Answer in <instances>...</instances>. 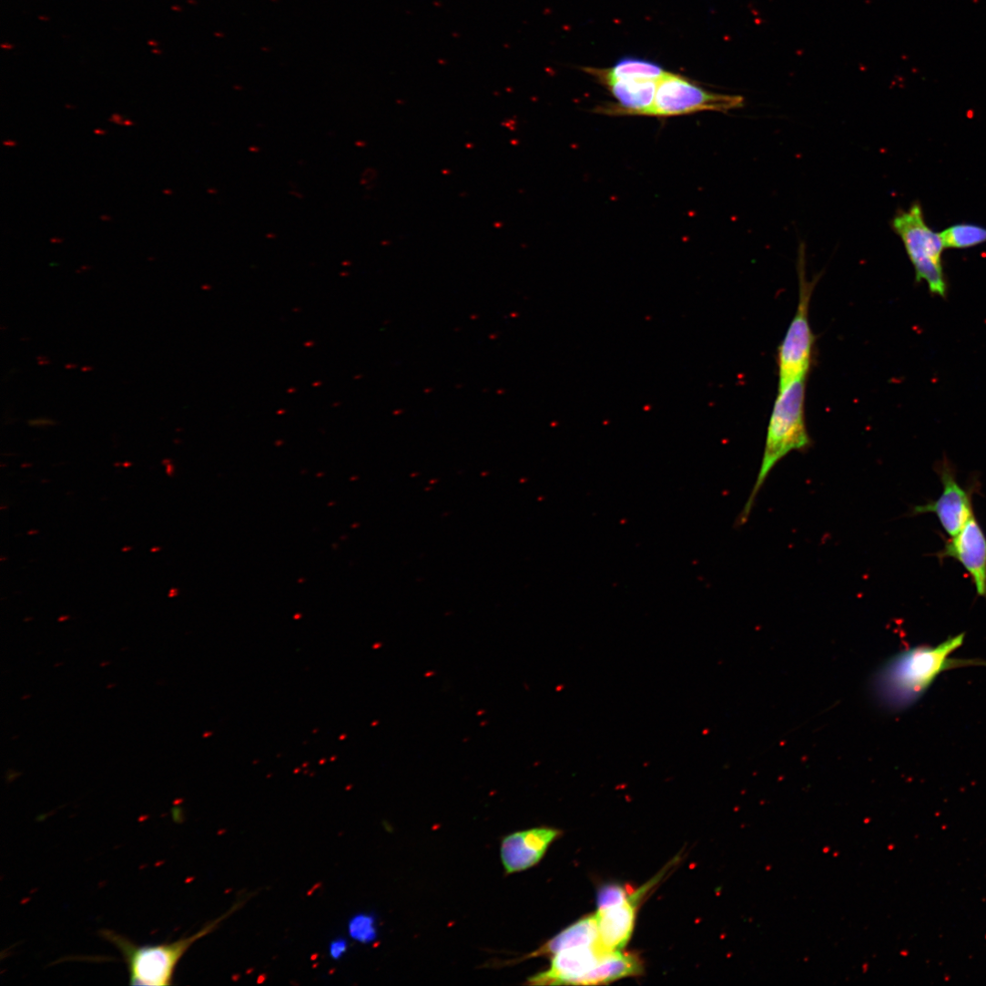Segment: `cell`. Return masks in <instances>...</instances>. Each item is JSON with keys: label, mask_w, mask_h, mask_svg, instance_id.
Here are the masks:
<instances>
[{"label": "cell", "mask_w": 986, "mask_h": 986, "mask_svg": "<svg viewBox=\"0 0 986 986\" xmlns=\"http://www.w3.org/2000/svg\"><path fill=\"white\" fill-rule=\"evenodd\" d=\"M964 634L937 646L919 645L893 656L877 674L874 690L889 709L900 711L917 703L942 673L969 666H986L979 660H956L951 655L963 644Z\"/></svg>", "instance_id": "6da1fadb"}, {"label": "cell", "mask_w": 986, "mask_h": 986, "mask_svg": "<svg viewBox=\"0 0 986 986\" xmlns=\"http://www.w3.org/2000/svg\"><path fill=\"white\" fill-rule=\"evenodd\" d=\"M807 379L778 390L767 429V443L757 482L737 519L745 524L766 480L777 464L790 452H803L811 445L805 416Z\"/></svg>", "instance_id": "7a4b0ae2"}, {"label": "cell", "mask_w": 986, "mask_h": 986, "mask_svg": "<svg viewBox=\"0 0 986 986\" xmlns=\"http://www.w3.org/2000/svg\"><path fill=\"white\" fill-rule=\"evenodd\" d=\"M235 909L236 906L197 933L168 943L140 946L113 930H104L101 933L122 953L128 967L131 985H170L176 968L188 949L197 940L211 933Z\"/></svg>", "instance_id": "3957f363"}, {"label": "cell", "mask_w": 986, "mask_h": 986, "mask_svg": "<svg viewBox=\"0 0 986 986\" xmlns=\"http://www.w3.org/2000/svg\"><path fill=\"white\" fill-rule=\"evenodd\" d=\"M890 225L904 245L916 280L925 281L931 293L944 297L947 283L941 257L946 248L940 233L926 223L921 205L914 203L906 210L900 209Z\"/></svg>", "instance_id": "277c9868"}, {"label": "cell", "mask_w": 986, "mask_h": 986, "mask_svg": "<svg viewBox=\"0 0 986 986\" xmlns=\"http://www.w3.org/2000/svg\"><path fill=\"white\" fill-rule=\"evenodd\" d=\"M804 248L799 249V296L797 311L778 348V390L807 379L812 365L816 338L809 322V304L817 279L808 280Z\"/></svg>", "instance_id": "5b68a950"}, {"label": "cell", "mask_w": 986, "mask_h": 986, "mask_svg": "<svg viewBox=\"0 0 986 986\" xmlns=\"http://www.w3.org/2000/svg\"><path fill=\"white\" fill-rule=\"evenodd\" d=\"M745 106L740 96L707 91L693 81L668 73L657 84L653 106L646 117H675L699 112L727 113Z\"/></svg>", "instance_id": "8992f818"}, {"label": "cell", "mask_w": 986, "mask_h": 986, "mask_svg": "<svg viewBox=\"0 0 986 986\" xmlns=\"http://www.w3.org/2000/svg\"><path fill=\"white\" fill-rule=\"evenodd\" d=\"M611 951L604 948L600 941L593 945H583L564 949L554 953L550 968L528 979L529 985H586L590 975Z\"/></svg>", "instance_id": "52a82bcc"}, {"label": "cell", "mask_w": 986, "mask_h": 986, "mask_svg": "<svg viewBox=\"0 0 986 986\" xmlns=\"http://www.w3.org/2000/svg\"><path fill=\"white\" fill-rule=\"evenodd\" d=\"M939 556L959 561L971 576L977 594L986 597V538L973 515L945 544Z\"/></svg>", "instance_id": "ba28073f"}, {"label": "cell", "mask_w": 986, "mask_h": 986, "mask_svg": "<svg viewBox=\"0 0 986 986\" xmlns=\"http://www.w3.org/2000/svg\"><path fill=\"white\" fill-rule=\"evenodd\" d=\"M606 87L616 103H607L595 111L611 117H645L653 106L656 92V81L640 79H616L593 76Z\"/></svg>", "instance_id": "9c48e42d"}, {"label": "cell", "mask_w": 986, "mask_h": 986, "mask_svg": "<svg viewBox=\"0 0 986 986\" xmlns=\"http://www.w3.org/2000/svg\"><path fill=\"white\" fill-rule=\"evenodd\" d=\"M560 834L555 828L544 827L505 837L501 845V859L506 875L529 869L538 864Z\"/></svg>", "instance_id": "30bf717a"}, {"label": "cell", "mask_w": 986, "mask_h": 986, "mask_svg": "<svg viewBox=\"0 0 986 986\" xmlns=\"http://www.w3.org/2000/svg\"><path fill=\"white\" fill-rule=\"evenodd\" d=\"M657 880L659 879L655 878L630 893L623 902L596 911L599 941L604 948L608 950H622L625 947L634 930L638 901Z\"/></svg>", "instance_id": "8fae6325"}, {"label": "cell", "mask_w": 986, "mask_h": 986, "mask_svg": "<svg viewBox=\"0 0 986 986\" xmlns=\"http://www.w3.org/2000/svg\"><path fill=\"white\" fill-rule=\"evenodd\" d=\"M940 476L943 485L940 498L931 503L916 507L914 513H935L945 532L952 537L973 515L971 497L958 484L949 467L943 465Z\"/></svg>", "instance_id": "7c38bea8"}, {"label": "cell", "mask_w": 986, "mask_h": 986, "mask_svg": "<svg viewBox=\"0 0 986 986\" xmlns=\"http://www.w3.org/2000/svg\"><path fill=\"white\" fill-rule=\"evenodd\" d=\"M597 942L599 934L595 914L589 915L562 930L528 957L553 956L564 949Z\"/></svg>", "instance_id": "4fadbf2b"}, {"label": "cell", "mask_w": 986, "mask_h": 986, "mask_svg": "<svg viewBox=\"0 0 986 986\" xmlns=\"http://www.w3.org/2000/svg\"><path fill=\"white\" fill-rule=\"evenodd\" d=\"M591 76H602L616 79H640L660 82L667 74L656 64L640 59L625 58L609 69L584 68Z\"/></svg>", "instance_id": "5bb4252c"}, {"label": "cell", "mask_w": 986, "mask_h": 986, "mask_svg": "<svg viewBox=\"0 0 986 986\" xmlns=\"http://www.w3.org/2000/svg\"><path fill=\"white\" fill-rule=\"evenodd\" d=\"M946 249H969L986 242V228L959 223L940 232Z\"/></svg>", "instance_id": "9a60e30c"}, {"label": "cell", "mask_w": 986, "mask_h": 986, "mask_svg": "<svg viewBox=\"0 0 986 986\" xmlns=\"http://www.w3.org/2000/svg\"><path fill=\"white\" fill-rule=\"evenodd\" d=\"M349 930L354 940L363 943L373 941L378 935L374 917L364 913L355 916L351 920Z\"/></svg>", "instance_id": "2e32d148"}, {"label": "cell", "mask_w": 986, "mask_h": 986, "mask_svg": "<svg viewBox=\"0 0 986 986\" xmlns=\"http://www.w3.org/2000/svg\"><path fill=\"white\" fill-rule=\"evenodd\" d=\"M630 893L631 892H628V890L621 885L610 884L604 886L597 894V910H605L623 902Z\"/></svg>", "instance_id": "e0dca14e"}, {"label": "cell", "mask_w": 986, "mask_h": 986, "mask_svg": "<svg viewBox=\"0 0 986 986\" xmlns=\"http://www.w3.org/2000/svg\"><path fill=\"white\" fill-rule=\"evenodd\" d=\"M329 950H330L329 952H330L331 957L335 960H339L347 952L348 942L344 939H338L330 944Z\"/></svg>", "instance_id": "ac0fdd59"}, {"label": "cell", "mask_w": 986, "mask_h": 986, "mask_svg": "<svg viewBox=\"0 0 986 986\" xmlns=\"http://www.w3.org/2000/svg\"><path fill=\"white\" fill-rule=\"evenodd\" d=\"M124 120H125V119H124V117H121V116H120V115H118V114H115V115H113V116H112V117H111V118L109 119V122L115 123V124H117V125H118V126H123V122H124Z\"/></svg>", "instance_id": "d6986e66"}, {"label": "cell", "mask_w": 986, "mask_h": 986, "mask_svg": "<svg viewBox=\"0 0 986 986\" xmlns=\"http://www.w3.org/2000/svg\"><path fill=\"white\" fill-rule=\"evenodd\" d=\"M30 423L33 426H46V425H53L52 423H54V422L52 421H49V420H39V421L31 422Z\"/></svg>", "instance_id": "ffe728a7"}, {"label": "cell", "mask_w": 986, "mask_h": 986, "mask_svg": "<svg viewBox=\"0 0 986 986\" xmlns=\"http://www.w3.org/2000/svg\"><path fill=\"white\" fill-rule=\"evenodd\" d=\"M4 145H5V147H16V146H17V142H15V141H13V140H6V141H4Z\"/></svg>", "instance_id": "44dd1931"}, {"label": "cell", "mask_w": 986, "mask_h": 986, "mask_svg": "<svg viewBox=\"0 0 986 986\" xmlns=\"http://www.w3.org/2000/svg\"><path fill=\"white\" fill-rule=\"evenodd\" d=\"M134 125H135L134 122H132L129 119H125L124 122H123V126H126V127H133Z\"/></svg>", "instance_id": "7402d4cb"}, {"label": "cell", "mask_w": 986, "mask_h": 986, "mask_svg": "<svg viewBox=\"0 0 986 986\" xmlns=\"http://www.w3.org/2000/svg\"><path fill=\"white\" fill-rule=\"evenodd\" d=\"M94 132H95V134H96V135H101V136H102V135L104 136V135H106V134H107V132H106V131H104V130H101V129H96V130H95Z\"/></svg>", "instance_id": "603a6c76"}, {"label": "cell", "mask_w": 986, "mask_h": 986, "mask_svg": "<svg viewBox=\"0 0 986 986\" xmlns=\"http://www.w3.org/2000/svg\"><path fill=\"white\" fill-rule=\"evenodd\" d=\"M63 241L64 240L62 239H57V238L51 239V242H53V243H62Z\"/></svg>", "instance_id": "cb8c5ba5"}, {"label": "cell", "mask_w": 986, "mask_h": 986, "mask_svg": "<svg viewBox=\"0 0 986 986\" xmlns=\"http://www.w3.org/2000/svg\"><path fill=\"white\" fill-rule=\"evenodd\" d=\"M100 219L102 220H104V221H111L112 220V219L110 217L106 216V215L101 216Z\"/></svg>", "instance_id": "d4e9b609"}, {"label": "cell", "mask_w": 986, "mask_h": 986, "mask_svg": "<svg viewBox=\"0 0 986 986\" xmlns=\"http://www.w3.org/2000/svg\"><path fill=\"white\" fill-rule=\"evenodd\" d=\"M163 193H164V194H167V195H171V194H172V190H170V189H165V190H163Z\"/></svg>", "instance_id": "484cf974"}]
</instances>
